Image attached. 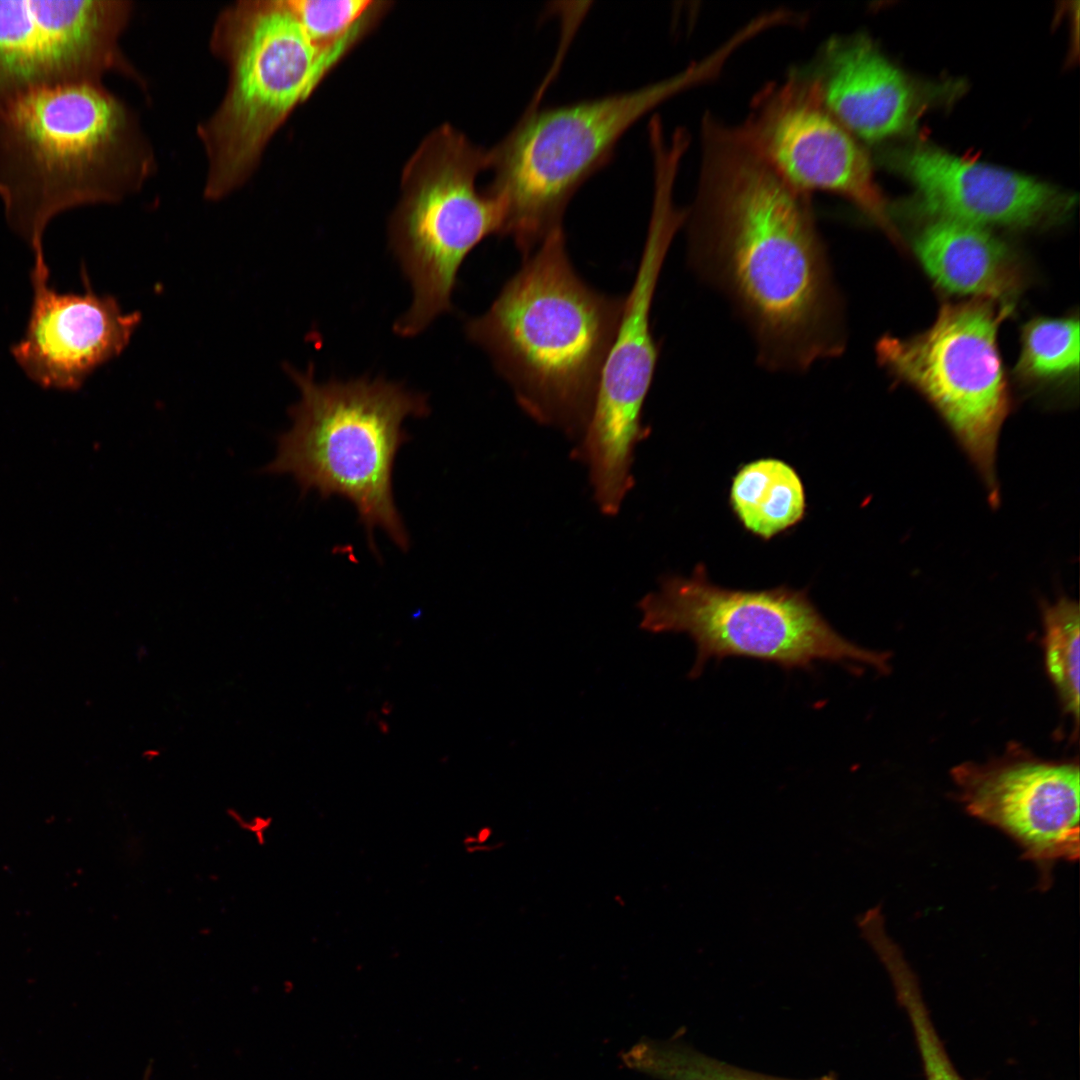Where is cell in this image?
<instances>
[{
	"instance_id": "cell-4",
	"label": "cell",
	"mask_w": 1080,
	"mask_h": 1080,
	"mask_svg": "<svg viewBox=\"0 0 1080 1080\" xmlns=\"http://www.w3.org/2000/svg\"><path fill=\"white\" fill-rule=\"evenodd\" d=\"M286 370L300 398L288 410L291 427L276 437L275 456L260 472L291 476L302 495L315 491L350 502L376 556L378 529L406 552L411 541L395 503L393 470L410 439L402 424L429 415L427 397L383 377L318 382L313 365Z\"/></svg>"
},
{
	"instance_id": "cell-12",
	"label": "cell",
	"mask_w": 1080,
	"mask_h": 1080,
	"mask_svg": "<svg viewBox=\"0 0 1080 1080\" xmlns=\"http://www.w3.org/2000/svg\"><path fill=\"white\" fill-rule=\"evenodd\" d=\"M132 10L123 0H0V105L112 72L141 83L120 47Z\"/></svg>"
},
{
	"instance_id": "cell-1",
	"label": "cell",
	"mask_w": 1080,
	"mask_h": 1080,
	"mask_svg": "<svg viewBox=\"0 0 1080 1080\" xmlns=\"http://www.w3.org/2000/svg\"><path fill=\"white\" fill-rule=\"evenodd\" d=\"M685 224L690 266L744 321L762 367L800 373L844 351V305L810 195L709 111Z\"/></svg>"
},
{
	"instance_id": "cell-11",
	"label": "cell",
	"mask_w": 1080,
	"mask_h": 1080,
	"mask_svg": "<svg viewBox=\"0 0 1080 1080\" xmlns=\"http://www.w3.org/2000/svg\"><path fill=\"white\" fill-rule=\"evenodd\" d=\"M740 127L790 186L850 201L898 242L867 152L827 108L806 67L792 68L782 80L760 88Z\"/></svg>"
},
{
	"instance_id": "cell-16",
	"label": "cell",
	"mask_w": 1080,
	"mask_h": 1080,
	"mask_svg": "<svg viewBox=\"0 0 1080 1080\" xmlns=\"http://www.w3.org/2000/svg\"><path fill=\"white\" fill-rule=\"evenodd\" d=\"M805 67L837 120L872 143L911 131L940 89L903 72L864 34L831 36Z\"/></svg>"
},
{
	"instance_id": "cell-10",
	"label": "cell",
	"mask_w": 1080,
	"mask_h": 1080,
	"mask_svg": "<svg viewBox=\"0 0 1080 1080\" xmlns=\"http://www.w3.org/2000/svg\"><path fill=\"white\" fill-rule=\"evenodd\" d=\"M684 212L671 200L652 202L638 270L600 375L589 422L574 456L587 467L601 513L615 516L634 486V451L649 429L642 411L655 374L659 349L651 308L661 269Z\"/></svg>"
},
{
	"instance_id": "cell-9",
	"label": "cell",
	"mask_w": 1080,
	"mask_h": 1080,
	"mask_svg": "<svg viewBox=\"0 0 1080 1080\" xmlns=\"http://www.w3.org/2000/svg\"><path fill=\"white\" fill-rule=\"evenodd\" d=\"M1012 309L984 298L947 303L927 330L909 338L884 336L876 345L880 364L933 404L992 488L1009 409L997 334Z\"/></svg>"
},
{
	"instance_id": "cell-24",
	"label": "cell",
	"mask_w": 1080,
	"mask_h": 1080,
	"mask_svg": "<svg viewBox=\"0 0 1080 1080\" xmlns=\"http://www.w3.org/2000/svg\"><path fill=\"white\" fill-rule=\"evenodd\" d=\"M227 816L237 827L249 833L258 845L263 846L266 844L268 833L273 825L272 817L254 815L247 818L246 815L234 808L227 810Z\"/></svg>"
},
{
	"instance_id": "cell-7",
	"label": "cell",
	"mask_w": 1080,
	"mask_h": 1080,
	"mask_svg": "<svg viewBox=\"0 0 1080 1080\" xmlns=\"http://www.w3.org/2000/svg\"><path fill=\"white\" fill-rule=\"evenodd\" d=\"M487 150L449 125L425 138L408 161L389 242L412 288L409 309L394 323L401 337L424 331L452 309L459 269L485 238L503 234L504 209L477 178Z\"/></svg>"
},
{
	"instance_id": "cell-20",
	"label": "cell",
	"mask_w": 1080,
	"mask_h": 1080,
	"mask_svg": "<svg viewBox=\"0 0 1080 1080\" xmlns=\"http://www.w3.org/2000/svg\"><path fill=\"white\" fill-rule=\"evenodd\" d=\"M1017 373L1025 380L1050 383L1079 370V321L1069 316L1035 318L1022 331Z\"/></svg>"
},
{
	"instance_id": "cell-15",
	"label": "cell",
	"mask_w": 1080,
	"mask_h": 1080,
	"mask_svg": "<svg viewBox=\"0 0 1080 1080\" xmlns=\"http://www.w3.org/2000/svg\"><path fill=\"white\" fill-rule=\"evenodd\" d=\"M886 159L913 184L922 208L941 219L1034 228L1064 220L1075 202L1047 182L936 147L895 150Z\"/></svg>"
},
{
	"instance_id": "cell-21",
	"label": "cell",
	"mask_w": 1080,
	"mask_h": 1080,
	"mask_svg": "<svg viewBox=\"0 0 1080 1080\" xmlns=\"http://www.w3.org/2000/svg\"><path fill=\"white\" fill-rule=\"evenodd\" d=\"M1045 666L1066 713L1079 719V634L1077 602L1067 598L1044 609Z\"/></svg>"
},
{
	"instance_id": "cell-8",
	"label": "cell",
	"mask_w": 1080,
	"mask_h": 1080,
	"mask_svg": "<svg viewBox=\"0 0 1080 1080\" xmlns=\"http://www.w3.org/2000/svg\"><path fill=\"white\" fill-rule=\"evenodd\" d=\"M640 627L650 633H685L695 643L689 672L698 678L710 659L742 657L785 670L816 662L861 663L889 669L887 652L868 650L838 633L806 590L786 586L746 591L717 586L698 565L688 578L669 576L638 603Z\"/></svg>"
},
{
	"instance_id": "cell-14",
	"label": "cell",
	"mask_w": 1080,
	"mask_h": 1080,
	"mask_svg": "<svg viewBox=\"0 0 1080 1080\" xmlns=\"http://www.w3.org/2000/svg\"><path fill=\"white\" fill-rule=\"evenodd\" d=\"M44 254L34 255L31 310L11 354L25 375L46 389L78 390L98 367L118 356L140 323L111 295L60 293L50 285Z\"/></svg>"
},
{
	"instance_id": "cell-27",
	"label": "cell",
	"mask_w": 1080,
	"mask_h": 1080,
	"mask_svg": "<svg viewBox=\"0 0 1080 1080\" xmlns=\"http://www.w3.org/2000/svg\"><path fill=\"white\" fill-rule=\"evenodd\" d=\"M153 1064L149 1063L143 1073L141 1080H153Z\"/></svg>"
},
{
	"instance_id": "cell-18",
	"label": "cell",
	"mask_w": 1080,
	"mask_h": 1080,
	"mask_svg": "<svg viewBox=\"0 0 1080 1080\" xmlns=\"http://www.w3.org/2000/svg\"><path fill=\"white\" fill-rule=\"evenodd\" d=\"M730 501L743 526L764 539L788 529L805 513V493L797 472L774 458L742 466L733 478Z\"/></svg>"
},
{
	"instance_id": "cell-25",
	"label": "cell",
	"mask_w": 1080,
	"mask_h": 1080,
	"mask_svg": "<svg viewBox=\"0 0 1080 1080\" xmlns=\"http://www.w3.org/2000/svg\"><path fill=\"white\" fill-rule=\"evenodd\" d=\"M160 756V750L156 748H149L142 752L143 759L147 761L154 760Z\"/></svg>"
},
{
	"instance_id": "cell-19",
	"label": "cell",
	"mask_w": 1080,
	"mask_h": 1080,
	"mask_svg": "<svg viewBox=\"0 0 1080 1080\" xmlns=\"http://www.w3.org/2000/svg\"><path fill=\"white\" fill-rule=\"evenodd\" d=\"M871 946L885 965L899 1004L912 1027L926 1080H965L956 1070L925 1005L916 975L900 948L885 934H877Z\"/></svg>"
},
{
	"instance_id": "cell-3",
	"label": "cell",
	"mask_w": 1080,
	"mask_h": 1080,
	"mask_svg": "<svg viewBox=\"0 0 1080 1080\" xmlns=\"http://www.w3.org/2000/svg\"><path fill=\"white\" fill-rule=\"evenodd\" d=\"M623 306V297L603 294L578 275L562 228L524 257L465 333L530 417L582 436Z\"/></svg>"
},
{
	"instance_id": "cell-6",
	"label": "cell",
	"mask_w": 1080,
	"mask_h": 1080,
	"mask_svg": "<svg viewBox=\"0 0 1080 1080\" xmlns=\"http://www.w3.org/2000/svg\"><path fill=\"white\" fill-rule=\"evenodd\" d=\"M210 48L228 70L222 101L198 127L207 160L203 193L216 201L247 183L275 132L349 48L315 44L285 0L224 8Z\"/></svg>"
},
{
	"instance_id": "cell-13",
	"label": "cell",
	"mask_w": 1080,
	"mask_h": 1080,
	"mask_svg": "<svg viewBox=\"0 0 1080 1080\" xmlns=\"http://www.w3.org/2000/svg\"><path fill=\"white\" fill-rule=\"evenodd\" d=\"M965 809L993 825L1035 862L1042 881L1059 860L1079 857L1080 774L1077 763L1049 762L1024 753L986 764L952 768Z\"/></svg>"
},
{
	"instance_id": "cell-26",
	"label": "cell",
	"mask_w": 1080,
	"mask_h": 1080,
	"mask_svg": "<svg viewBox=\"0 0 1080 1080\" xmlns=\"http://www.w3.org/2000/svg\"><path fill=\"white\" fill-rule=\"evenodd\" d=\"M613 902L616 906L620 908H624L627 904L625 897L621 894H615L613 896Z\"/></svg>"
},
{
	"instance_id": "cell-23",
	"label": "cell",
	"mask_w": 1080,
	"mask_h": 1080,
	"mask_svg": "<svg viewBox=\"0 0 1080 1080\" xmlns=\"http://www.w3.org/2000/svg\"><path fill=\"white\" fill-rule=\"evenodd\" d=\"M495 831L489 824L479 826L461 838V846L468 855L491 854L503 848L502 841H493Z\"/></svg>"
},
{
	"instance_id": "cell-2",
	"label": "cell",
	"mask_w": 1080,
	"mask_h": 1080,
	"mask_svg": "<svg viewBox=\"0 0 1080 1080\" xmlns=\"http://www.w3.org/2000/svg\"><path fill=\"white\" fill-rule=\"evenodd\" d=\"M154 169L135 113L102 82L48 86L0 105V201L34 255L55 217L120 202Z\"/></svg>"
},
{
	"instance_id": "cell-22",
	"label": "cell",
	"mask_w": 1080,
	"mask_h": 1080,
	"mask_svg": "<svg viewBox=\"0 0 1080 1080\" xmlns=\"http://www.w3.org/2000/svg\"><path fill=\"white\" fill-rule=\"evenodd\" d=\"M285 3L309 38L323 48H350L385 5L371 0H285Z\"/></svg>"
},
{
	"instance_id": "cell-5",
	"label": "cell",
	"mask_w": 1080,
	"mask_h": 1080,
	"mask_svg": "<svg viewBox=\"0 0 1080 1080\" xmlns=\"http://www.w3.org/2000/svg\"><path fill=\"white\" fill-rule=\"evenodd\" d=\"M727 57L720 49L680 72L639 88L539 108L530 105L490 150L488 191L502 204V235L527 256L562 229L578 189L611 160L625 133L672 97L717 77Z\"/></svg>"
},
{
	"instance_id": "cell-28",
	"label": "cell",
	"mask_w": 1080,
	"mask_h": 1080,
	"mask_svg": "<svg viewBox=\"0 0 1080 1080\" xmlns=\"http://www.w3.org/2000/svg\"><path fill=\"white\" fill-rule=\"evenodd\" d=\"M657 139H664V138H657ZM657 139H654V140H657ZM674 139H676V138H674ZM654 140H653V141H654ZM665 140H666V139H665ZM670 140H673V139H670ZM670 140H667V141H670ZM676 140H679V139H676ZM653 141H652V142H653ZM679 141H681V140H679ZM652 142H651V143H652ZM681 142H683V141H681ZM651 143H650V144H651ZM683 143H684V142H683ZM684 144H685V143H684ZM649 146H650V145H649ZM685 146H686V144H685ZM686 148H687V146H686Z\"/></svg>"
},
{
	"instance_id": "cell-17",
	"label": "cell",
	"mask_w": 1080,
	"mask_h": 1080,
	"mask_svg": "<svg viewBox=\"0 0 1080 1080\" xmlns=\"http://www.w3.org/2000/svg\"><path fill=\"white\" fill-rule=\"evenodd\" d=\"M915 253L941 288L1012 305L1022 273L1012 251L984 227L937 218L915 239Z\"/></svg>"
}]
</instances>
